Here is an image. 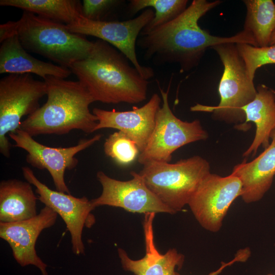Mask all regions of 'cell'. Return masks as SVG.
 <instances>
[{
  "label": "cell",
  "mask_w": 275,
  "mask_h": 275,
  "mask_svg": "<svg viewBox=\"0 0 275 275\" xmlns=\"http://www.w3.org/2000/svg\"><path fill=\"white\" fill-rule=\"evenodd\" d=\"M44 81L47 86L46 102L22 121L19 129L32 136L62 135L75 129L87 134L95 131L98 120L89 109L95 101L78 80L47 76Z\"/></svg>",
  "instance_id": "3"
},
{
  "label": "cell",
  "mask_w": 275,
  "mask_h": 275,
  "mask_svg": "<svg viewBox=\"0 0 275 275\" xmlns=\"http://www.w3.org/2000/svg\"><path fill=\"white\" fill-rule=\"evenodd\" d=\"M8 135L15 144L28 152L26 162L40 170H47L51 175L56 190L70 194L66 184L64 175L66 170H72L78 163L75 155L99 141L102 135L97 134L89 139H81L75 146L66 148L50 147L35 141L24 131L18 129Z\"/></svg>",
  "instance_id": "12"
},
{
  "label": "cell",
  "mask_w": 275,
  "mask_h": 275,
  "mask_svg": "<svg viewBox=\"0 0 275 275\" xmlns=\"http://www.w3.org/2000/svg\"><path fill=\"white\" fill-rule=\"evenodd\" d=\"M221 2L194 0L174 20L140 35L136 45L145 51L146 59H152L157 64L177 63L181 72L196 67L206 49L216 45L232 43L257 46L252 35L244 30L233 36L221 37L201 28L200 19Z\"/></svg>",
  "instance_id": "1"
},
{
  "label": "cell",
  "mask_w": 275,
  "mask_h": 275,
  "mask_svg": "<svg viewBox=\"0 0 275 275\" xmlns=\"http://www.w3.org/2000/svg\"><path fill=\"white\" fill-rule=\"evenodd\" d=\"M13 35L26 50L69 69L86 58L93 45L85 36L70 32L66 24L25 11L17 21L1 24L0 42Z\"/></svg>",
  "instance_id": "4"
},
{
  "label": "cell",
  "mask_w": 275,
  "mask_h": 275,
  "mask_svg": "<svg viewBox=\"0 0 275 275\" xmlns=\"http://www.w3.org/2000/svg\"><path fill=\"white\" fill-rule=\"evenodd\" d=\"M1 43L0 73L35 74L45 79L47 76L66 78L72 72L69 68L39 60L30 54L16 35Z\"/></svg>",
  "instance_id": "18"
},
{
  "label": "cell",
  "mask_w": 275,
  "mask_h": 275,
  "mask_svg": "<svg viewBox=\"0 0 275 275\" xmlns=\"http://www.w3.org/2000/svg\"><path fill=\"white\" fill-rule=\"evenodd\" d=\"M121 2L117 0H84L82 15L89 20L103 21V18Z\"/></svg>",
  "instance_id": "26"
},
{
  "label": "cell",
  "mask_w": 275,
  "mask_h": 275,
  "mask_svg": "<svg viewBox=\"0 0 275 275\" xmlns=\"http://www.w3.org/2000/svg\"><path fill=\"white\" fill-rule=\"evenodd\" d=\"M94 101L135 104L146 99L149 81L127 58L100 39L85 59L70 68Z\"/></svg>",
  "instance_id": "2"
},
{
  "label": "cell",
  "mask_w": 275,
  "mask_h": 275,
  "mask_svg": "<svg viewBox=\"0 0 275 275\" xmlns=\"http://www.w3.org/2000/svg\"><path fill=\"white\" fill-rule=\"evenodd\" d=\"M0 5L20 8L66 25L82 16V4L76 0H1Z\"/></svg>",
  "instance_id": "21"
},
{
  "label": "cell",
  "mask_w": 275,
  "mask_h": 275,
  "mask_svg": "<svg viewBox=\"0 0 275 275\" xmlns=\"http://www.w3.org/2000/svg\"><path fill=\"white\" fill-rule=\"evenodd\" d=\"M267 275H274V274H272V273H268V274H267Z\"/></svg>",
  "instance_id": "29"
},
{
  "label": "cell",
  "mask_w": 275,
  "mask_h": 275,
  "mask_svg": "<svg viewBox=\"0 0 275 275\" xmlns=\"http://www.w3.org/2000/svg\"><path fill=\"white\" fill-rule=\"evenodd\" d=\"M160 91L162 106L157 112L147 144L138 158V162L143 165L152 161L170 162L173 153L179 148L208 138L199 120L187 122L177 118L169 104V90Z\"/></svg>",
  "instance_id": "8"
},
{
  "label": "cell",
  "mask_w": 275,
  "mask_h": 275,
  "mask_svg": "<svg viewBox=\"0 0 275 275\" xmlns=\"http://www.w3.org/2000/svg\"><path fill=\"white\" fill-rule=\"evenodd\" d=\"M31 184L16 179L0 183V222L14 223L35 216L37 200Z\"/></svg>",
  "instance_id": "20"
},
{
  "label": "cell",
  "mask_w": 275,
  "mask_h": 275,
  "mask_svg": "<svg viewBox=\"0 0 275 275\" xmlns=\"http://www.w3.org/2000/svg\"><path fill=\"white\" fill-rule=\"evenodd\" d=\"M22 172L26 181L36 187L38 200L53 210L64 221L70 234L73 253L76 255L84 254L83 229L85 227L91 228L95 222L91 213L94 208L91 200L86 197L76 198L49 188L36 177L28 167H23Z\"/></svg>",
  "instance_id": "11"
},
{
  "label": "cell",
  "mask_w": 275,
  "mask_h": 275,
  "mask_svg": "<svg viewBox=\"0 0 275 275\" xmlns=\"http://www.w3.org/2000/svg\"><path fill=\"white\" fill-rule=\"evenodd\" d=\"M236 46L252 80L259 68L267 64H275V44L263 47L245 43H237Z\"/></svg>",
  "instance_id": "25"
},
{
  "label": "cell",
  "mask_w": 275,
  "mask_h": 275,
  "mask_svg": "<svg viewBox=\"0 0 275 275\" xmlns=\"http://www.w3.org/2000/svg\"><path fill=\"white\" fill-rule=\"evenodd\" d=\"M273 44H275V31L273 33L272 35V37L271 38V40H270V45H273Z\"/></svg>",
  "instance_id": "28"
},
{
  "label": "cell",
  "mask_w": 275,
  "mask_h": 275,
  "mask_svg": "<svg viewBox=\"0 0 275 275\" xmlns=\"http://www.w3.org/2000/svg\"><path fill=\"white\" fill-rule=\"evenodd\" d=\"M269 146L250 162L244 159L236 165L232 174L242 183L241 197L246 203L261 200L270 188L275 175V128L272 131Z\"/></svg>",
  "instance_id": "17"
},
{
  "label": "cell",
  "mask_w": 275,
  "mask_h": 275,
  "mask_svg": "<svg viewBox=\"0 0 275 275\" xmlns=\"http://www.w3.org/2000/svg\"><path fill=\"white\" fill-rule=\"evenodd\" d=\"M244 30L253 37L257 47L269 46L275 31V4L272 0H244Z\"/></svg>",
  "instance_id": "22"
},
{
  "label": "cell",
  "mask_w": 275,
  "mask_h": 275,
  "mask_svg": "<svg viewBox=\"0 0 275 275\" xmlns=\"http://www.w3.org/2000/svg\"><path fill=\"white\" fill-rule=\"evenodd\" d=\"M161 102L160 97L155 93L143 106H133L131 111L120 112L94 108L92 113L98 120L95 130L103 128L118 129L136 144L141 153L145 148L152 133Z\"/></svg>",
  "instance_id": "15"
},
{
  "label": "cell",
  "mask_w": 275,
  "mask_h": 275,
  "mask_svg": "<svg viewBox=\"0 0 275 275\" xmlns=\"http://www.w3.org/2000/svg\"><path fill=\"white\" fill-rule=\"evenodd\" d=\"M154 14L152 9H147L136 17L123 21H94L82 15L66 26L72 33L94 36L110 44L124 54L141 75L148 80L154 76L153 70L140 64L135 45L138 36L154 18Z\"/></svg>",
  "instance_id": "9"
},
{
  "label": "cell",
  "mask_w": 275,
  "mask_h": 275,
  "mask_svg": "<svg viewBox=\"0 0 275 275\" xmlns=\"http://www.w3.org/2000/svg\"><path fill=\"white\" fill-rule=\"evenodd\" d=\"M250 256V252L248 249L240 250L238 252L235 257L229 262H223L220 267L217 270L210 272L208 275H218L227 267L232 265L237 262H244L248 260ZM174 275H181L179 273L176 271Z\"/></svg>",
  "instance_id": "27"
},
{
  "label": "cell",
  "mask_w": 275,
  "mask_h": 275,
  "mask_svg": "<svg viewBox=\"0 0 275 275\" xmlns=\"http://www.w3.org/2000/svg\"><path fill=\"white\" fill-rule=\"evenodd\" d=\"M218 54L224 66L219 81V104L215 106L197 104L192 112H211L216 119L227 123H244L245 116L242 108L255 97L257 89L249 77L244 61L236 44H221L212 48Z\"/></svg>",
  "instance_id": "6"
},
{
  "label": "cell",
  "mask_w": 275,
  "mask_h": 275,
  "mask_svg": "<svg viewBox=\"0 0 275 275\" xmlns=\"http://www.w3.org/2000/svg\"><path fill=\"white\" fill-rule=\"evenodd\" d=\"M46 94L45 82L30 74H10L0 80V152L6 157L10 156L11 146L7 135L19 128L22 117L40 107Z\"/></svg>",
  "instance_id": "7"
},
{
  "label": "cell",
  "mask_w": 275,
  "mask_h": 275,
  "mask_svg": "<svg viewBox=\"0 0 275 275\" xmlns=\"http://www.w3.org/2000/svg\"><path fill=\"white\" fill-rule=\"evenodd\" d=\"M241 193V182L233 174L222 177L210 173L201 182L188 205L203 228L217 232L231 205Z\"/></svg>",
  "instance_id": "10"
},
{
  "label": "cell",
  "mask_w": 275,
  "mask_h": 275,
  "mask_svg": "<svg viewBox=\"0 0 275 275\" xmlns=\"http://www.w3.org/2000/svg\"><path fill=\"white\" fill-rule=\"evenodd\" d=\"M130 174V180L120 181L98 172L96 177L102 191L99 197L91 200L94 208L106 205L132 213L174 214L149 189L139 173L131 171Z\"/></svg>",
  "instance_id": "13"
},
{
  "label": "cell",
  "mask_w": 275,
  "mask_h": 275,
  "mask_svg": "<svg viewBox=\"0 0 275 275\" xmlns=\"http://www.w3.org/2000/svg\"><path fill=\"white\" fill-rule=\"evenodd\" d=\"M155 213L145 214L143 223L146 254L141 259L133 260L122 248L118 249L123 269L134 275H174L176 268H182L184 256L176 249H169L164 254L156 249L154 240L153 222Z\"/></svg>",
  "instance_id": "16"
},
{
  "label": "cell",
  "mask_w": 275,
  "mask_h": 275,
  "mask_svg": "<svg viewBox=\"0 0 275 275\" xmlns=\"http://www.w3.org/2000/svg\"><path fill=\"white\" fill-rule=\"evenodd\" d=\"M209 173L208 161L198 155L174 163L148 162L139 173L149 189L174 214L188 205Z\"/></svg>",
  "instance_id": "5"
},
{
  "label": "cell",
  "mask_w": 275,
  "mask_h": 275,
  "mask_svg": "<svg viewBox=\"0 0 275 275\" xmlns=\"http://www.w3.org/2000/svg\"><path fill=\"white\" fill-rule=\"evenodd\" d=\"M242 110L245 120L240 124V129L244 130L250 121L256 125L253 141L243 156H254L260 147L265 149L270 143V134L275 128V92L264 85L258 86L255 98Z\"/></svg>",
  "instance_id": "19"
},
{
  "label": "cell",
  "mask_w": 275,
  "mask_h": 275,
  "mask_svg": "<svg viewBox=\"0 0 275 275\" xmlns=\"http://www.w3.org/2000/svg\"><path fill=\"white\" fill-rule=\"evenodd\" d=\"M103 148L105 154L121 166L133 162L140 153L136 144L120 131L110 134L106 139Z\"/></svg>",
  "instance_id": "24"
},
{
  "label": "cell",
  "mask_w": 275,
  "mask_h": 275,
  "mask_svg": "<svg viewBox=\"0 0 275 275\" xmlns=\"http://www.w3.org/2000/svg\"><path fill=\"white\" fill-rule=\"evenodd\" d=\"M129 12L134 15L147 7L155 10L154 17L143 29L140 35H143L177 18L187 8V0H131Z\"/></svg>",
  "instance_id": "23"
},
{
  "label": "cell",
  "mask_w": 275,
  "mask_h": 275,
  "mask_svg": "<svg viewBox=\"0 0 275 275\" xmlns=\"http://www.w3.org/2000/svg\"><path fill=\"white\" fill-rule=\"evenodd\" d=\"M58 214L45 206L35 216L14 222H0V237L10 245L17 262L24 267L36 266L42 275H48L47 265L38 256L35 245L37 238L44 229L53 226Z\"/></svg>",
  "instance_id": "14"
}]
</instances>
